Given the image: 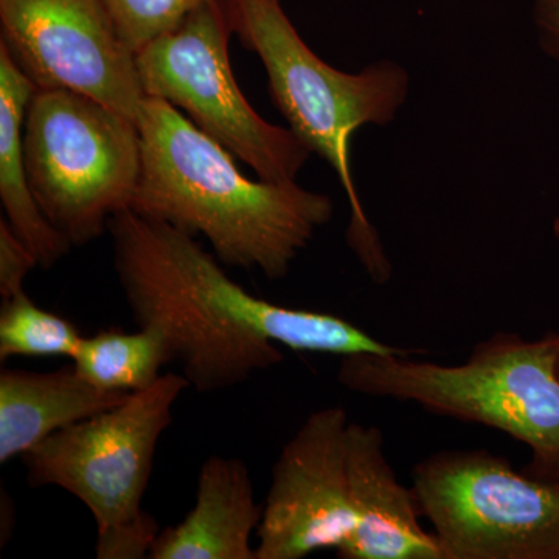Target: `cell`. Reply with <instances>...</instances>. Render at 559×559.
Instances as JSON below:
<instances>
[{"label": "cell", "mask_w": 559, "mask_h": 559, "mask_svg": "<svg viewBox=\"0 0 559 559\" xmlns=\"http://www.w3.org/2000/svg\"><path fill=\"white\" fill-rule=\"evenodd\" d=\"M114 267L139 326L167 340L190 388L223 392L297 352L406 356L355 323L259 299L226 274L194 237L127 209L109 221Z\"/></svg>", "instance_id": "1"}, {"label": "cell", "mask_w": 559, "mask_h": 559, "mask_svg": "<svg viewBox=\"0 0 559 559\" xmlns=\"http://www.w3.org/2000/svg\"><path fill=\"white\" fill-rule=\"evenodd\" d=\"M142 173L131 210L207 238L221 264L282 280L333 218L326 194L250 180L234 156L178 108L146 97L138 117Z\"/></svg>", "instance_id": "2"}, {"label": "cell", "mask_w": 559, "mask_h": 559, "mask_svg": "<svg viewBox=\"0 0 559 559\" xmlns=\"http://www.w3.org/2000/svg\"><path fill=\"white\" fill-rule=\"evenodd\" d=\"M226 5L234 32L263 62L272 100L289 130L336 171L352 212L349 248L370 277L384 283L392 266L360 204L349 168V142L366 124L385 127L395 119L409 94L406 69L381 61L359 73L342 72L308 47L280 0H226Z\"/></svg>", "instance_id": "3"}, {"label": "cell", "mask_w": 559, "mask_h": 559, "mask_svg": "<svg viewBox=\"0 0 559 559\" xmlns=\"http://www.w3.org/2000/svg\"><path fill=\"white\" fill-rule=\"evenodd\" d=\"M558 358L559 333L527 341L499 331L460 366L356 353L342 356L337 380L360 395L502 430L532 452L525 474L559 481Z\"/></svg>", "instance_id": "4"}, {"label": "cell", "mask_w": 559, "mask_h": 559, "mask_svg": "<svg viewBox=\"0 0 559 559\" xmlns=\"http://www.w3.org/2000/svg\"><path fill=\"white\" fill-rule=\"evenodd\" d=\"M33 197L72 246L100 238L131 207L142 173L138 121L72 91H38L24 123Z\"/></svg>", "instance_id": "5"}, {"label": "cell", "mask_w": 559, "mask_h": 559, "mask_svg": "<svg viewBox=\"0 0 559 559\" xmlns=\"http://www.w3.org/2000/svg\"><path fill=\"white\" fill-rule=\"evenodd\" d=\"M226 0H207L135 55L146 97L170 103L260 179L293 182L311 151L289 128L260 117L231 70Z\"/></svg>", "instance_id": "6"}, {"label": "cell", "mask_w": 559, "mask_h": 559, "mask_svg": "<svg viewBox=\"0 0 559 559\" xmlns=\"http://www.w3.org/2000/svg\"><path fill=\"white\" fill-rule=\"evenodd\" d=\"M443 559H559V481L484 450L443 451L412 484Z\"/></svg>", "instance_id": "7"}, {"label": "cell", "mask_w": 559, "mask_h": 559, "mask_svg": "<svg viewBox=\"0 0 559 559\" xmlns=\"http://www.w3.org/2000/svg\"><path fill=\"white\" fill-rule=\"evenodd\" d=\"M187 389L183 374H160L119 406L58 430L22 455L28 484L75 496L97 532L134 520L143 511L157 444Z\"/></svg>", "instance_id": "8"}, {"label": "cell", "mask_w": 559, "mask_h": 559, "mask_svg": "<svg viewBox=\"0 0 559 559\" xmlns=\"http://www.w3.org/2000/svg\"><path fill=\"white\" fill-rule=\"evenodd\" d=\"M0 46L36 90L76 92L138 121L135 53L103 0H0Z\"/></svg>", "instance_id": "9"}, {"label": "cell", "mask_w": 559, "mask_h": 559, "mask_svg": "<svg viewBox=\"0 0 559 559\" xmlns=\"http://www.w3.org/2000/svg\"><path fill=\"white\" fill-rule=\"evenodd\" d=\"M347 411L312 412L272 468L255 559H301L340 550L355 532L347 465Z\"/></svg>", "instance_id": "10"}, {"label": "cell", "mask_w": 559, "mask_h": 559, "mask_svg": "<svg viewBox=\"0 0 559 559\" xmlns=\"http://www.w3.org/2000/svg\"><path fill=\"white\" fill-rule=\"evenodd\" d=\"M347 465L356 525L337 557L443 559L436 535L419 524L414 491L400 484L390 466L381 429L349 423Z\"/></svg>", "instance_id": "11"}, {"label": "cell", "mask_w": 559, "mask_h": 559, "mask_svg": "<svg viewBox=\"0 0 559 559\" xmlns=\"http://www.w3.org/2000/svg\"><path fill=\"white\" fill-rule=\"evenodd\" d=\"M261 518L248 465L212 455L201 466L193 509L175 527L160 530L150 558L255 559L252 536Z\"/></svg>", "instance_id": "12"}, {"label": "cell", "mask_w": 559, "mask_h": 559, "mask_svg": "<svg viewBox=\"0 0 559 559\" xmlns=\"http://www.w3.org/2000/svg\"><path fill=\"white\" fill-rule=\"evenodd\" d=\"M131 393L95 388L75 367L0 373V463L22 457L47 437L119 406Z\"/></svg>", "instance_id": "13"}, {"label": "cell", "mask_w": 559, "mask_h": 559, "mask_svg": "<svg viewBox=\"0 0 559 559\" xmlns=\"http://www.w3.org/2000/svg\"><path fill=\"white\" fill-rule=\"evenodd\" d=\"M36 87L0 46V200L7 223L16 231L39 267L50 270L73 248L51 226L33 197L24 154L25 114Z\"/></svg>", "instance_id": "14"}, {"label": "cell", "mask_w": 559, "mask_h": 559, "mask_svg": "<svg viewBox=\"0 0 559 559\" xmlns=\"http://www.w3.org/2000/svg\"><path fill=\"white\" fill-rule=\"evenodd\" d=\"M72 360L95 388L135 393L159 380L162 367L173 362V353L164 334L153 326H140L135 333L108 329L83 336Z\"/></svg>", "instance_id": "15"}, {"label": "cell", "mask_w": 559, "mask_h": 559, "mask_svg": "<svg viewBox=\"0 0 559 559\" xmlns=\"http://www.w3.org/2000/svg\"><path fill=\"white\" fill-rule=\"evenodd\" d=\"M83 341L69 320L38 307L21 290L0 308V359L70 358Z\"/></svg>", "instance_id": "16"}, {"label": "cell", "mask_w": 559, "mask_h": 559, "mask_svg": "<svg viewBox=\"0 0 559 559\" xmlns=\"http://www.w3.org/2000/svg\"><path fill=\"white\" fill-rule=\"evenodd\" d=\"M204 2L207 0H103L121 40L135 55L178 27Z\"/></svg>", "instance_id": "17"}, {"label": "cell", "mask_w": 559, "mask_h": 559, "mask_svg": "<svg viewBox=\"0 0 559 559\" xmlns=\"http://www.w3.org/2000/svg\"><path fill=\"white\" fill-rule=\"evenodd\" d=\"M159 533L157 521L143 510L134 520L97 532L95 555L98 559L150 558Z\"/></svg>", "instance_id": "18"}, {"label": "cell", "mask_w": 559, "mask_h": 559, "mask_svg": "<svg viewBox=\"0 0 559 559\" xmlns=\"http://www.w3.org/2000/svg\"><path fill=\"white\" fill-rule=\"evenodd\" d=\"M39 266L28 246L11 229L5 218L0 219V296L2 300L24 290V280L33 267Z\"/></svg>", "instance_id": "19"}, {"label": "cell", "mask_w": 559, "mask_h": 559, "mask_svg": "<svg viewBox=\"0 0 559 559\" xmlns=\"http://www.w3.org/2000/svg\"><path fill=\"white\" fill-rule=\"evenodd\" d=\"M533 17L544 51L559 61V0H535Z\"/></svg>", "instance_id": "20"}, {"label": "cell", "mask_w": 559, "mask_h": 559, "mask_svg": "<svg viewBox=\"0 0 559 559\" xmlns=\"http://www.w3.org/2000/svg\"><path fill=\"white\" fill-rule=\"evenodd\" d=\"M554 231H555V235H557V238L559 240V216L557 219H555V223H554Z\"/></svg>", "instance_id": "21"}, {"label": "cell", "mask_w": 559, "mask_h": 559, "mask_svg": "<svg viewBox=\"0 0 559 559\" xmlns=\"http://www.w3.org/2000/svg\"><path fill=\"white\" fill-rule=\"evenodd\" d=\"M557 370H558V377H559V358H558V364H557Z\"/></svg>", "instance_id": "22"}]
</instances>
